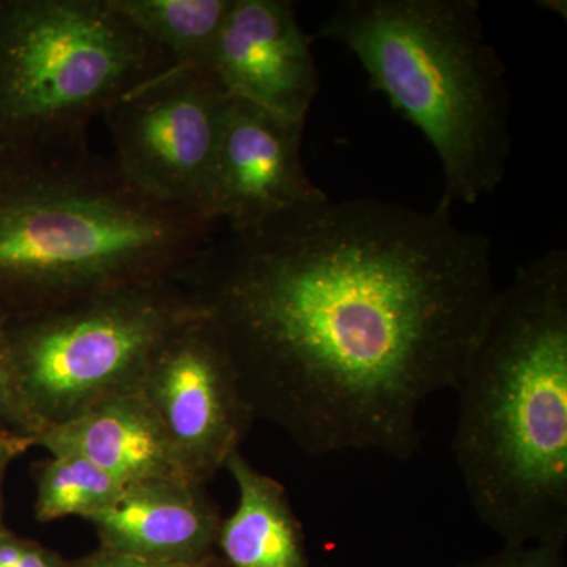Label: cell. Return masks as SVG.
Instances as JSON below:
<instances>
[{"label": "cell", "instance_id": "6da1fadb", "mask_svg": "<svg viewBox=\"0 0 567 567\" xmlns=\"http://www.w3.org/2000/svg\"><path fill=\"white\" fill-rule=\"evenodd\" d=\"M451 208L324 194L183 268L256 420L315 456H413L424 402L454 390L498 292L491 238Z\"/></svg>", "mask_w": 567, "mask_h": 567}, {"label": "cell", "instance_id": "7a4b0ae2", "mask_svg": "<svg viewBox=\"0 0 567 567\" xmlns=\"http://www.w3.org/2000/svg\"><path fill=\"white\" fill-rule=\"evenodd\" d=\"M454 391V456L503 544L567 540V252L498 289Z\"/></svg>", "mask_w": 567, "mask_h": 567}, {"label": "cell", "instance_id": "3957f363", "mask_svg": "<svg viewBox=\"0 0 567 567\" xmlns=\"http://www.w3.org/2000/svg\"><path fill=\"white\" fill-rule=\"evenodd\" d=\"M215 224L152 199L89 148L0 173V315L178 276Z\"/></svg>", "mask_w": 567, "mask_h": 567}, {"label": "cell", "instance_id": "277c9868", "mask_svg": "<svg viewBox=\"0 0 567 567\" xmlns=\"http://www.w3.org/2000/svg\"><path fill=\"white\" fill-rule=\"evenodd\" d=\"M320 39L352 52L369 84L432 145L442 203L473 205L505 181L511 137L506 69L476 0H341Z\"/></svg>", "mask_w": 567, "mask_h": 567}, {"label": "cell", "instance_id": "5b68a950", "mask_svg": "<svg viewBox=\"0 0 567 567\" xmlns=\"http://www.w3.org/2000/svg\"><path fill=\"white\" fill-rule=\"evenodd\" d=\"M173 63L110 0H0V173L89 148L92 118Z\"/></svg>", "mask_w": 567, "mask_h": 567}, {"label": "cell", "instance_id": "8992f818", "mask_svg": "<svg viewBox=\"0 0 567 567\" xmlns=\"http://www.w3.org/2000/svg\"><path fill=\"white\" fill-rule=\"evenodd\" d=\"M194 309L178 276H171L10 320L18 382L41 427L137 391L159 339Z\"/></svg>", "mask_w": 567, "mask_h": 567}, {"label": "cell", "instance_id": "52a82bcc", "mask_svg": "<svg viewBox=\"0 0 567 567\" xmlns=\"http://www.w3.org/2000/svg\"><path fill=\"white\" fill-rule=\"evenodd\" d=\"M229 103L210 66L173 63L104 112L114 142L112 162L152 199L215 224L213 171Z\"/></svg>", "mask_w": 567, "mask_h": 567}, {"label": "cell", "instance_id": "ba28073f", "mask_svg": "<svg viewBox=\"0 0 567 567\" xmlns=\"http://www.w3.org/2000/svg\"><path fill=\"white\" fill-rule=\"evenodd\" d=\"M137 393L162 423L186 475L203 484L226 468L256 420L221 331L197 306L159 339Z\"/></svg>", "mask_w": 567, "mask_h": 567}, {"label": "cell", "instance_id": "9c48e42d", "mask_svg": "<svg viewBox=\"0 0 567 567\" xmlns=\"http://www.w3.org/2000/svg\"><path fill=\"white\" fill-rule=\"evenodd\" d=\"M305 126L306 121L230 96L213 171V223L245 233L327 194L306 174Z\"/></svg>", "mask_w": 567, "mask_h": 567}, {"label": "cell", "instance_id": "30bf717a", "mask_svg": "<svg viewBox=\"0 0 567 567\" xmlns=\"http://www.w3.org/2000/svg\"><path fill=\"white\" fill-rule=\"evenodd\" d=\"M207 65L233 99L295 121L319 92L312 39L289 0H233Z\"/></svg>", "mask_w": 567, "mask_h": 567}, {"label": "cell", "instance_id": "8fae6325", "mask_svg": "<svg viewBox=\"0 0 567 567\" xmlns=\"http://www.w3.org/2000/svg\"><path fill=\"white\" fill-rule=\"evenodd\" d=\"M205 486L189 477L130 484L87 522L107 550L159 561H205L215 557L224 518Z\"/></svg>", "mask_w": 567, "mask_h": 567}, {"label": "cell", "instance_id": "7c38bea8", "mask_svg": "<svg viewBox=\"0 0 567 567\" xmlns=\"http://www.w3.org/2000/svg\"><path fill=\"white\" fill-rule=\"evenodd\" d=\"M33 446L87 458L122 486L189 477L155 412L137 391L112 395L66 423L43 429Z\"/></svg>", "mask_w": 567, "mask_h": 567}, {"label": "cell", "instance_id": "4fadbf2b", "mask_svg": "<svg viewBox=\"0 0 567 567\" xmlns=\"http://www.w3.org/2000/svg\"><path fill=\"white\" fill-rule=\"evenodd\" d=\"M237 506L223 518L216 550L227 567H311L305 533L286 487L238 451L226 464Z\"/></svg>", "mask_w": 567, "mask_h": 567}, {"label": "cell", "instance_id": "5bb4252c", "mask_svg": "<svg viewBox=\"0 0 567 567\" xmlns=\"http://www.w3.org/2000/svg\"><path fill=\"white\" fill-rule=\"evenodd\" d=\"M175 65H207L233 0H110Z\"/></svg>", "mask_w": 567, "mask_h": 567}, {"label": "cell", "instance_id": "9a60e30c", "mask_svg": "<svg viewBox=\"0 0 567 567\" xmlns=\"http://www.w3.org/2000/svg\"><path fill=\"white\" fill-rule=\"evenodd\" d=\"M33 513L40 524L65 517L87 520L110 505L122 484L87 458L76 454H50L35 466Z\"/></svg>", "mask_w": 567, "mask_h": 567}, {"label": "cell", "instance_id": "2e32d148", "mask_svg": "<svg viewBox=\"0 0 567 567\" xmlns=\"http://www.w3.org/2000/svg\"><path fill=\"white\" fill-rule=\"evenodd\" d=\"M9 322L6 316L0 315V423L33 443L43 427L29 409L18 382Z\"/></svg>", "mask_w": 567, "mask_h": 567}, {"label": "cell", "instance_id": "e0dca14e", "mask_svg": "<svg viewBox=\"0 0 567 567\" xmlns=\"http://www.w3.org/2000/svg\"><path fill=\"white\" fill-rule=\"evenodd\" d=\"M566 543L503 544L488 557L464 563L458 567H566Z\"/></svg>", "mask_w": 567, "mask_h": 567}, {"label": "cell", "instance_id": "ac0fdd59", "mask_svg": "<svg viewBox=\"0 0 567 567\" xmlns=\"http://www.w3.org/2000/svg\"><path fill=\"white\" fill-rule=\"evenodd\" d=\"M65 561L51 548L13 535L9 529L0 533V567H66Z\"/></svg>", "mask_w": 567, "mask_h": 567}, {"label": "cell", "instance_id": "d6986e66", "mask_svg": "<svg viewBox=\"0 0 567 567\" xmlns=\"http://www.w3.org/2000/svg\"><path fill=\"white\" fill-rule=\"evenodd\" d=\"M66 567H223L215 557L197 563L159 561L134 557V555L118 554L100 547L99 550L85 555L74 561H69Z\"/></svg>", "mask_w": 567, "mask_h": 567}, {"label": "cell", "instance_id": "ffe728a7", "mask_svg": "<svg viewBox=\"0 0 567 567\" xmlns=\"http://www.w3.org/2000/svg\"><path fill=\"white\" fill-rule=\"evenodd\" d=\"M32 446L31 440L18 435L17 432L0 423V458L14 461V458L20 457L22 453H25Z\"/></svg>", "mask_w": 567, "mask_h": 567}, {"label": "cell", "instance_id": "44dd1931", "mask_svg": "<svg viewBox=\"0 0 567 567\" xmlns=\"http://www.w3.org/2000/svg\"><path fill=\"white\" fill-rule=\"evenodd\" d=\"M10 462L13 461H9V458H0V533H2L3 529H6V527H3L2 520V483L3 477H6L7 466L10 465Z\"/></svg>", "mask_w": 567, "mask_h": 567}]
</instances>
